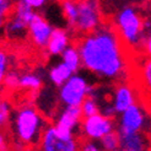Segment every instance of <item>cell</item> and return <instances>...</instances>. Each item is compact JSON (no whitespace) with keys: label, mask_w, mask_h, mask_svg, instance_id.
Returning <instances> with one entry per match:
<instances>
[{"label":"cell","mask_w":151,"mask_h":151,"mask_svg":"<svg viewBox=\"0 0 151 151\" xmlns=\"http://www.w3.org/2000/svg\"><path fill=\"white\" fill-rule=\"evenodd\" d=\"M75 44L81 65L96 76L123 81L132 71L133 54L109 21H103L96 29L80 36Z\"/></svg>","instance_id":"1"},{"label":"cell","mask_w":151,"mask_h":151,"mask_svg":"<svg viewBox=\"0 0 151 151\" xmlns=\"http://www.w3.org/2000/svg\"><path fill=\"white\" fill-rule=\"evenodd\" d=\"M7 125L10 127V137L14 145L24 149L40 145L48 122L33 104L25 103L11 111Z\"/></svg>","instance_id":"2"},{"label":"cell","mask_w":151,"mask_h":151,"mask_svg":"<svg viewBox=\"0 0 151 151\" xmlns=\"http://www.w3.org/2000/svg\"><path fill=\"white\" fill-rule=\"evenodd\" d=\"M144 21L139 10L132 5H125L119 9L109 21L133 55L135 52H141Z\"/></svg>","instance_id":"3"},{"label":"cell","mask_w":151,"mask_h":151,"mask_svg":"<svg viewBox=\"0 0 151 151\" xmlns=\"http://www.w3.org/2000/svg\"><path fill=\"white\" fill-rule=\"evenodd\" d=\"M78 12L71 26L74 32L82 36L93 31L104 21L100 0H76Z\"/></svg>","instance_id":"4"},{"label":"cell","mask_w":151,"mask_h":151,"mask_svg":"<svg viewBox=\"0 0 151 151\" xmlns=\"http://www.w3.org/2000/svg\"><path fill=\"white\" fill-rule=\"evenodd\" d=\"M92 87L86 79L74 73L63 85L59 86V101L63 106H80L86 97L91 93Z\"/></svg>","instance_id":"5"},{"label":"cell","mask_w":151,"mask_h":151,"mask_svg":"<svg viewBox=\"0 0 151 151\" xmlns=\"http://www.w3.org/2000/svg\"><path fill=\"white\" fill-rule=\"evenodd\" d=\"M112 130H114V122L112 117L106 116L101 112L82 118L80 123V132L84 139H92L99 141Z\"/></svg>","instance_id":"6"},{"label":"cell","mask_w":151,"mask_h":151,"mask_svg":"<svg viewBox=\"0 0 151 151\" xmlns=\"http://www.w3.org/2000/svg\"><path fill=\"white\" fill-rule=\"evenodd\" d=\"M82 113L80 106H64L62 112L55 120L54 129L57 134L62 139H71L75 138L74 132L82 120Z\"/></svg>","instance_id":"7"},{"label":"cell","mask_w":151,"mask_h":151,"mask_svg":"<svg viewBox=\"0 0 151 151\" xmlns=\"http://www.w3.org/2000/svg\"><path fill=\"white\" fill-rule=\"evenodd\" d=\"M132 71L134 74L137 91L145 103L151 109V57L144 55L137 65H132Z\"/></svg>","instance_id":"8"},{"label":"cell","mask_w":151,"mask_h":151,"mask_svg":"<svg viewBox=\"0 0 151 151\" xmlns=\"http://www.w3.org/2000/svg\"><path fill=\"white\" fill-rule=\"evenodd\" d=\"M38 147L43 151H75L80 147V141L76 138L62 139L57 134L54 125H47L44 129Z\"/></svg>","instance_id":"9"},{"label":"cell","mask_w":151,"mask_h":151,"mask_svg":"<svg viewBox=\"0 0 151 151\" xmlns=\"http://www.w3.org/2000/svg\"><path fill=\"white\" fill-rule=\"evenodd\" d=\"M145 124H146L145 111L142 109V107L137 102L120 113L119 127L117 130L144 132Z\"/></svg>","instance_id":"10"},{"label":"cell","mask_w":151,"mask_h":151,"mask_svg":"<svg viewBox=\"0 0 151 151\" xmlns=\"http://www.w3.org/2000/svg\"><path fill=\"white\" fill-rule=\"evenodd\" d=\"M52 32L53 27L49 22L36 12L28 24V37L31 42L38 48H46Z\"/></svg>","instance_id":"11"},{"label":"cell","mask_w":151,"mask_h":151,"mask_svg":"<svg viewBox=\"0 0 151 151\" xmlns=\"http://www.w3.org/2000/svg\"><path fill=\"white\" fill-rule=\"evenodd\" d=\"M137 102H138V96L134 85L125 81H122L120 84L117 85L112 102V107L116 113L120 114L123 111H125L128 107H130L132 104Z\"/></svg>","instance_id":"12"},{"label":"cell","mask_w":151,"mask_h":151,"mask_svg":"<svg viewBox=\"0 0 151 151\" xmlns=\"http://www.w3.org/2000/svg\"><path fill=\"white\" fill-rule=\"evenodd\" d=\"M119 135V150L122 151H144L150 147L149 139L144 132L117 130Z\"/></svg>","instance_id":"13"},{"label":"cell","mask_w":151,"mask_h":151,"mask_svg":"<svg viewBox=\"0 0 151 151\" xmlns=\"http://www.w3.org/2000/svg\"><path fill=\"white\" fill-rule=\"evenodd\" d=\"M70 36L65 29L53 28V32L46 46L47 53L49 55H60L68 46H70Z\"/></svg>","instance_id":"14"},{"label":"cell","mask_w":151,"mask_h":151,"mask_svg":"<svg viewBox=\"0 0 151 151\" xmlns=\"http://www.w3.org/2000/svg\"><path fill=\"white\" fill-rule=\"evenodd\" d=\"M5 33L10 40H24L28 36V24L10 12L5 21Z\"/></svg>","instance_id":"15"},{"label":"cell","mask_w":151,"mask_h":151,"mask_svg":"<svg viewBox=\"0 0 151 151\" xmlns=\"http://www.w3.org/2000/svg\"><path fill=\"white\" fill-rule=\"evenodd\" d=\"M73 74L74 73L71 71V69L69 66H68L64 62H60V63H58L54 66L50 68L48 76H49V80L53 82V85L59 87L60 85H63Z\"/></svg>","instance_id":"16"},{"label":"cell","mask_w":151,"mask_h":151,"mask_svg":"<svg viewBox=\"0 0 151 151\" xmlns=\"http://www.w3.org/2000/svg\"><path fill=\"white\" fill-rule=\"evenodd\" d=\"M60 57H62V62H64L68 66H69L73 73H78L79 69L82 66L80 53H79L76 44H70V46H68L64 49V52L60 54Z\"/></svg>","instance_id":"17"},{"label":"cell","mask_w":151,"mask_h":151,"mask_svg":"<svg viewBox=\"0 0 151 151\" xmlns=\"http://www.w3.org/2000/svg\"><path fill=\"white\" fill-rule=\"evenodd\" d=\"M42 86V79L33 73H25L20 75V88L38 91Z\"/></svg>","instance_id":"18"},{"label":"cell","mask_w":151,"mask_h":151,"mask_svg":"<svg viewBox=\"0 0 151 151\" xmlns=\"http://www.w3.org/2000/svg\"><path fill=\"white\" fill-rule=\"evenodd\" d=\"M100 145L102 150L106 151H117L119 150V135L117 130H112L106 134L100 140Z\"/></svg>","instance_id":"19"},{"label":"cell","mask_w":151,"mask_h":151,"mask_svg":"<svg viewBox=\"0 0 151 151\" xmlns=\"http://www.w3.org/2000/svg\"><path fill=\"white\" fill-rule=\"evenodd\" d=\"M12 14L16 15L17 17H20L21 20H24L26 24H29V21H31L35 16V11L29 5H27L24 0H20L17 1V4L15 5L14 10H12Z\"/></svg>","instance_id":"20"},{"label":"cell","mask_w":151,"mask_h":151,"mask_svg":"<svg viewBox=\"0 0 151 151\" xmlns=\"http://www.w3.org/2000/svg\"><path fill=\"white\" fill-rule=\"evenodd\" d=\"M62 11H63L64 17L68 21V24L71 27L75 21V17H76V12H78L76 0H62Z\"/></svg>","instance_id":"21"},{"label":"cell","mask_w":151,"mask_h":151,"mask_svg":"<svg viewBox=\"0 0 151 151\" xmlns=\"http://www.w3.org/2000/svg\"><path fill=\"white\" fill-rule=\"evenodd\" d=\"M80 109L82 113V117H90L92 114H96V113L100 112V107L97 104L95 97L92 95H88L86 99L82 101V103L80 104Z\"/></svg>","instance_id":"22"},{"label":"cell","mask_w":151,"mask_h":151,"mask_svg":"<svg viewBox=\"0 0 151 151\" xmlns=\"http://www.w3.org/2000/svg\"><path fill=\"white\" fill-rule=\"evenodd\" d=\"M11 103L0 97V125L1 127H6L9 124V120H10V116H11Z\"/></svg>","instance_id":"23"},{"label":"cell","mask_w":151,"mask_h":151,"mask_svg":"<svg viewBox=\"0 0 151 151\" xmlns=\"http://www.w3.org/2000/svg\"><path fill=\"white\" fill-rule=\"evenodd\" d=\"M3 85L7 90L20 88V74H17L16 71H9L7 70L5 76H4Z\"/></svg>","instance_id":"24"},{"label":"cell","mask_w":151,"mask_h":151,"mask_svg":"<svg viewBox=\"0 0 151 151\" xmlns=\"http://www.w3.org/2000/svg\"><path fill=\"white\" fill-rule=\"evenodd\" d=\"M141 53L146 57H151V29H144V37L141 42Z\"/></svg>","instance_id":"25"},{"label":"cell","mask_w":151,"mask_h":151,"mask_svg":"<svg viewBox=\"0 0 151 151\" xmlns=\"http://www.w3.org/2000/svg\"><path fill=\"white\" fill-rule=\"evenodd\" d=\"M97 140H92V139H84L82 141H80V147L81 150L85 151H99L101 150V145L96 142Z\"/></svg>","instance_id":"26"},{"label":"cell","mask_w":151,"mask_h":151,"mask_svg":"<svg viewBox=\"0 0 151 151\" xmlns=\"http://www.w3.org/2000/svg\"><path fill=\"white\" fill-rule=\"evenodd\" d=\"M7 70H9V55L3 48H0V76H5Z\"/></svg>","instance_id":"27"},{"label":"cell","mask_w":151,"mask_h":151,"mask_svg":"<svg viewBox=\"0 0 151 151\" xmlns=\"http://www.w3.org/2000/svg\"><path fill=\"white\" fill-rule=\"evenodd\" d=\"M7 147H9V138L4 130V127L0 125V151L6 150Z\"/></svg>","instance_id":"28"},{"label":"cell","mask_w":151,"mask_h":151,"mask_svg":"<svg viewBox=\"0 0 151 151\" xmlns=\"http://www.w3.org/2000/svg\"><path fill=\"white\" fill-rule=\"evenodd\" d=\"M11 11V1L10 0H0V12L4 14L5 16L10 14Z\"/></svg>","instance_id":"29"},{"label":"cell","mask_w":151,"mask_h":151,"mask_svg":"<svg viewBox=\"0 0 151 151\" xmlns=\"http://www.w3.org/2000/svg\"><path fill=\"white\" fill-rule=\"evenodd\" d=\"M24 1L29 5L32 7V9H40V7H42L44 4H46L47 0H24Z\"/></svg>","instance_id":"30"},{"label":"cell","mask_w":151,"mask_h":151,"mask_svg":"<svg viewBox=\"0 0 151 151\" xmlns=\"http://www.w3.org/2000/svg\"><path fill=\"white\" fill-rule=\"evenodd\" d=\"M5 20H6V16H5L4 14L0 12V29H1V28H3V26L5 25Z\"/></svg>","instance_id":"31"},{"label":"cell","mask_w":151,"mask_h":151,"mask_svg":"<svg viewBox=\"0 0 151 151\" xmlns=\"http://www.w3.org/2000/svg\"><path fill=\"white\" fill-rule=\"evenodd\" d=\"M3 81H4V76H0V93H1V90L4 88V85H3Z\"/></svg>","instance_id":"32"}]
</instances>
